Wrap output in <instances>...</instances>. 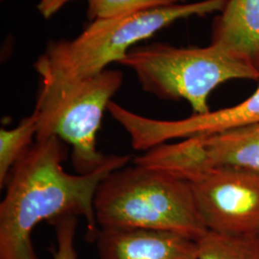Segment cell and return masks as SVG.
Listing matches in <instances>:
<instances>
[{
    "instance_id": "cell-1",
    "label": "cell",
    "mask_w": 259,
    "mask_h": 259,
    "mask_svg": "<svg viewBox=\"0 0 259 259\" xmlns=\"http://www.w3.org/2000/svg\"><path fill=\"white\" fill-rule=\"evenodd\" d=\"M63 141L56 137L36 140L10 172L0 204V259H38L32 232L42 221L83 216L87 239L95 241L100 228L94 198L100 183L126 166L130 156L111 155L102 166L88 174H69L63 167Z\"/></svg>"
},
{
    "instance_id": "cell-2",
    "label": "cell",
    "mask_w": 259,
    "mask_h": 259,
    "mask_svg": "<svg viewBox=\"0 0 259 259\" xmlns=\"http://www.w3.org/2000/svg\"><path fill=\"white\" fill-rule=\"evenodd\" d=\"M226 0H202L112 19H97L73 39L52 41L34 68L41 84L80 81L120 63L140 41L180 19L219 13Z\"/></svg>"
},
{
    "instance_id": "cell-3",
    "label": "cell",
    "mask_w": 259,
    "mask_h": 259,
    "mask_svg": "<svg viewBox=\"0 0 259 259\" xmlns=\"http://www.w3.org/2000/svg\"><path fill=\"white\" fill-rule=\"evenodd\" d=\"M94 212L100 229L165 231L194 241L208 232L190 183L136 164L103 180L95 193Z\"/></svg>"
},
{
    "instance_id": "cell-4",
    "label": "cell",
    "mask_w": 259,
    "mask_h": 259,
    "mask_svg": "<svg viewBox=\"0 0 259 259\" xmlns=\"http://www.w3.org/2000/svg\"><path fill=\"white\" fill-rule=\"evenodd\" d=\"M119 64L134 71L146 93L163 100H185L194 114L210 111L208 97L225 82L259 80V71L211 45L176 47L156 42L136 47Z\"/></svg>"
},
{
    "instance_id": "cell-5",
    "label": "cell",
    "mask_w": 259,
    "mask_h": 259,
    "mask_svg": "<svg viewBox=\"0 0 259 259\" xmlns=\"http://www.w3.org/2000/svg\"><path fill=\"white\" fill-rule=\"evenodd\" d=\"M122 83L120 70L108 68L80 81L40 84L33 111L37 119L36 140L56 137L68 143L78 174L97 170L111 156L98 151L97 134L104 112Z\"/></svg>"
},
{
    "instance_id": "cell-6",
    "label": "cell",
    "mask_w": 259,
    "mask_h": 259,
    "mask_svg": "<svg viewBox=\"0 0 259 259\" xmlns=\"http://www.w3.org/2000/svg\"><path fill=\"white\" fill-rule=\"evenodd\" d=\"M190 185L198 211L208 231L259 233V173L217 167Z\"/></svg>"
},
{
    "instance_id": "cell-7",
    "label": "cell",
    "mask_w": 259,
    "mask_h": 259,
    "mask_svg": "<svg viewBox=\"0 0 259 259\" xmlns=\"http://www.w3.org/2000/svg\"><path fill=\"white\" fill-rule=\"evenodd\" d=\"M108 111L128 133L133 148L147 151L170 139L220 133L259 122V87L244 101L217 111L192 114L180 120H160L142 116L111 101Z\"/></svg>"
},
{
    "instance_id": "cell-8",
    "label": "cell",
    "mask_w": 259,
    "mask_h": 259,
    "mask_svg": "<svg viewBox=\"0 0 259 259\" xmlns=\"http://www.w3.org/2000/svg\"><path fill=\"white\" fill-rule=\"evenodd\" d=\"M94 242L100 259H198L197 241L175 232L100 229Z\"/></svg>"
},
{
    "instance_id": "cell-9",
    "label": "cell",
    "mask_w": 259,
    "mask_h": 259,
    "mask_svg": "<svg viewBox=\"0 0 259 259\" xmlns=\"http://www.w3.org/2000/svg\"><path fill=\"white\" fill-rule=\"evenodd\" d=\"M210 45L259 71V0H226Z\"/></svg>"
},
{
    "instance_id": "cell-10",
    "label": "cell",
    "mask_w": 259,
    "mask_h": 259,
    "mask_svg": "<svg viewBox=\"0 0 259 259\" xmlns=\"http://www.w3.org/2000/svg\"><path fill=\"white\" fill-rule=\"evenodd\" d=\"M134 163L188 183L213 169L204 135L182 139L176 143L159 144L136 157Z\"/></svg>"
},
{
    "instance_id": "cell-11",
    "label": "cell",
    "mask_w": 259,
    "mask_h": 259,
    "mask_svg": "<svg viewBox=\"0 0 259 259\" xmlns=\"http://www.w3.org/2000/svg\"><path fill=\"white\" fill-rule=\"evenodd\" d=\"M204 136L212 168H238L259 173V122Z\"/></svg>"
},
{
    "instance_id": "cell-12",
    "label": "cell",
    "mask_w": 259,
    "mask_h": 259,
    "mask_svg": "<svg viewBox=\"0 0 259 259\" xmlns=\"http://www.w3.org/2000/svg\"><path fill=\"white\" fill-rule=\"evenodd\" d=\"M198 259H259V233L225 234L208 231L197 241Z\"/></svg>"
},
{
    "instance_id": "cell-13",
    "label": "cell",
    "mask_w": 259,
    "mask_h": 259,
    "mask_svg": "<svg viewBox=\"0 0 259 259\" xmlns=\"http://www.w3.org/2000/svg\"><path fill=\"white\" fill-rule=\"evenodd\" d=\"M37 132V116L32 113L13 129L0 130V186L6 185L10 172L32 147Z\"/></svg>"
},
{
    "instance_id": "cell-14",
    "label": "cell",
    "mask_w": 259,
    "mask_h": 259,
    "mask_svg": "<svg viewBox=\"0 0 259 259\" xmlns=\"http://www.w3.org/2000/svg\"><path fill=\"white\" fill-rule=\"evenodd\" d=\"M186 0H88L91 20L112 19L185 3Z\"/></svg>"
},
{
    "instance_id": "cell-15",
    "label": "cell",
    "mask_w": 259,
    "mask_h": 259,
    "mask_svg": "<svg viewBox=\"0 0 259 259\" xmlns=\"http://www.w3.org/2000/svg\"><path fill=\"white\" fill-rule=\"evenodd\" d=\"M55 228L56 247L54 259H78L75 249V235L78 217L64 216L51 223Z\"/></svg>"
},
{
    "instance_id": "cell-16",
    "label": "cell",
    "mask_w": 259,
    "mask_h": 259,
    "mask_svg": "<svg viewBox=\"0 0 259 259\" xmlns=\"http://www.w3.org/2000/svg\"><path fill=\"white\" fill-rule=\"evenodd\" d=\"M71 1L74 0H38L37 11L42 18L51 19L60 10Z\"/></svg>"
}]
</instances>
